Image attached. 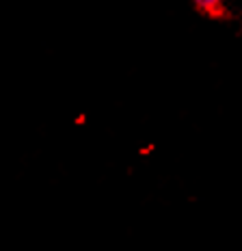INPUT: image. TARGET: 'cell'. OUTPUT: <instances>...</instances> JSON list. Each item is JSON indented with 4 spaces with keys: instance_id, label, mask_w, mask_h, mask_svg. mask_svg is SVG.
Wrapping results in <instances>:
<instances>
[{
    "instance_id": "cell-1",
    "label": "cell",
    "mask_w": 242,
    "mask_h": 251,
    "mask_svg": "<svg viewBox=\"0 0 242 251\" xmlns=\"http://www.w3.org/2000/svg\"><path fill=\"white\" fill-rule=\"evenodd\" d=\"M199 9H203L206 13H218L220 9V0H194Z\"/></svg>"
}]
</instances>
